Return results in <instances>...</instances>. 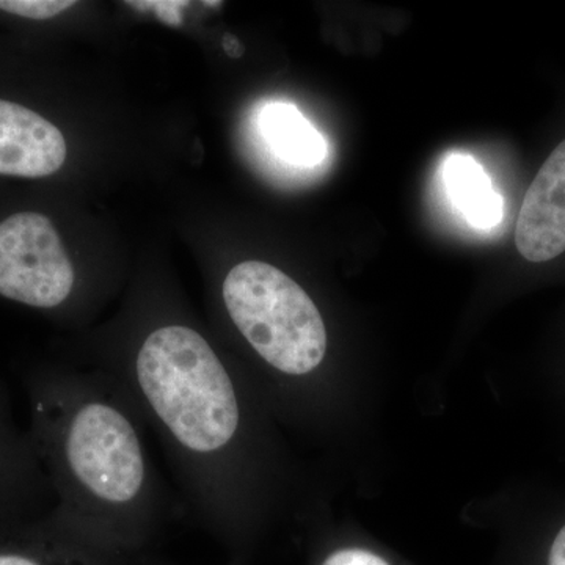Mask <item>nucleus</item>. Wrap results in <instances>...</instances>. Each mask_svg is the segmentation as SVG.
Here are the masks:
<instances>
[{"instance_id": "9d476101", "label": "nucleus", "mask_w": 565, "mask_h": 565, "mask_svg": "<svg viewBox=\"0 0 565 565\" xmlns=\"http://www.w3.org/2000/svg\"><path fill=\"white\" fill-rule=\"evenodd\" d=\"M514 565H565V515L545 534H539L533 544H526Z\"/></svg>"}, {"instance_id": "4468645a", "label": "nucleus", "mask_w": 565, "mask_h": 565, "mask_svg": "<svg viewBox=\"0 0 565 565\" xmlns=\"http://www.w3.org/2000/svg\"><path fill=\"white\" fill-rule=\"evenodd\" d=\"M141 565H159V564L151 563V561L148 559L147 563H143ZM232 565H239V563H233Z\"/></svg>"}, {"instance_id": "1a4fd4ad", "label": "nucleus", "mask_w": 565, "mask_h": 565, "mask_svg": "<svg viewBox=\"0 0 565 565\" xmlns=\"http://www.w3.org/2000/svg\"><path fill=\"white\" fill-rule=\"evenodd\" d=\"M259 125L264 140L281 161L315 167L326 159V140L291 104H269L263 110Z\"/></svg>"}, {"instance_id": "6e6552de", "label": "nucleus", "mask_w": 565, "mask_h": 565, "mask_svg": "<svg viewBox=\"0 0 565 565\" xmlns=\"http://www.w3.org/2000/svg\"><path fill=\"white\" fill-rule=\"evenodd\" d=\"M444 178L449 196L470 225L489 230L501 222L504 215L503 196L494 191L481 163L471 156H449L445 162Z\"/></svg>"}, {"instance_id": "0eeeda50", "label": "nucleus", "mask_w": 565, "mask_h": 565, "mask_svg": "<svg viewBox=\"0 0 565 565\" xmlns=\"http://www.w3.org/2000/svg\"><path fill=\"white\" fill-rule=\"evenodd\" d=\"M0 565H132L50 514L0 525Z\"/></svg>"}, {"instance_id": "f03ea898", "label": "nucleus", "mask_w": 565, "mask_h": 565, "mask_svg": "<svg viewBox=\"0 0 565 565\" xmlns=\"http://www.w3.org/2000/svg\"><path fill=\"white\" fill-rule=\"evenodd\" d=\"M22 385L55 514L107 552L147 563L178 509L131 404L99 371L46 364Z\"/></svg>"}, {"instance_id": "20e7f679", "label": "nucleus", "mask_w": 565, "mask_h": 565, "mask_svg": "<svg viewBox=\"0 0 565 565\" xmlns=\"http://www.w3.org/2000/svg\"><path fill=\"white\" fill-rule=\"evenodd\" d=\"M76 289V267L47 215L24 210L0 221V299L52 313Z\"/></svg>"}, {"instance_id": "9b49d317", "label": "nucleus", "mask_w": 565, "mask_h": 565, "mask_svg": "<svg viewBox=\"0 0 565 565\" xmlns=\"http://www.w3.org/2000/svg\"><path fill=\"white\" fill-rule=\"evenodd\" d=\"M74 6L73 0H0V11L31 21L52 20Z\"/></svg>"}, {"instance_id": "39448f33", "label": "nucleus", "mask_w": 565, "mask_h": 565, "mask_svg": "<svg viewBox=\"0 0 565 565\" xmlns=\"http://www.w3.org/2000/svg\"><path fill=\"white\" fill-rule=\"evenodd\" d=\"M515 252L533 267L565 259V134L527 185L514 232Z\"/></svg>"}, {"instance_id": "f257e3e1", "label": "nucleus", "mask_w": 565, "mask_h": 565, "mask_svg": "<svg viewBox=\"0 0 565 565\" xmlns=\"http://www.w3.org/2000/svg\"><path fill=\"white\" fill-rule=\"evenodd\" d=\"M96 371L161 441L184 511L239 550L253 519V416L225 356L206 334L173 319L104 356Z\"/></svg>"}, {"instance_id": "423d86ee", "label": "nucleus", "mask_w": 565, "mask_h": 565, "mask_svg": "<svg viewBox=\"0 0 565 565\" xmlns=\"http://www.w3.org/2000/svg\"><path fill=\"white\" fill-rule=\"evenodd\" d=\"M55 505L31 435L18 426L9 394L0 384V525L39 520Z\"/></svg>"}, {"instance_id": "7ed1b4c3", "label": "nucleus", "mask_w": 565, "mask_h": 565, "mask_svg": "<svg viewBox=\"0 0 565 565\" xmlns=\"http://www.w3.org/2000/svg\"><path fill=\"white\" fill-rule=\"evenodd\" d=\"M223 311L264 366L288 379L308 377L327 353L318 305L288 274L263 262L236 264L221 286Z\"/></svg>"}, {"instance_id": "ddd939ff", "label": "nucleus", "mask_w": 565, "mask_h": 565, "mask_svg": "<svg viewBox=\"0 0 565 565\" xmlns=\"http://www.w3.org/2000/svg\"><path fill=\"white\" fill-rule=\"evenodd\" d=\"M145 6L150 7L152 10L159 11V17L169 24H180V17L177 10L181 9L180 6H185L184 2H143Z\"/></svg>"}, {"instance_id": "f8f14e48", "label": "nucleus", "mask_w": 565, "mask_h": 565, "mask_svg": "<svg viewBox=\"0 0 565 565\" xmlns=\"http://www.w3.org/2000/svg\"><path fill=\"white\" fill-rule=\"evenodd\" d=\"M318 565H394L385 556L364 546H338L319 559Z\"/></svg>"}]
</instances>
